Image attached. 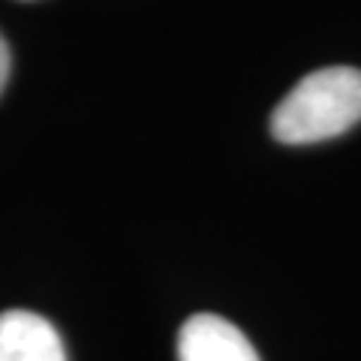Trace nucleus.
Segmentation results:
<instances>
[{"label": "nucleus", "instance_id": "nucleus-1", "mask_svg": "<svg viewBox=\"0 0 361 361\" xmlns=\"http://www.w3.org/2000/svg\"><path fill=\"white\" fill-rule=\"evenodd\" d=\"M361 121V70L325 66L280 99L271 115V133L283 145H313L346 133Z\"/></svg>", "mask_w": 361, "mask_h": 361}, {"label": "nucleus", "instance_id": "nucleus-3", "mask_svg": "<svg viewBox=\"0 0 361 361\" xmlns=\"http://www.w3.org/2000/svg\"><path fill=\"white\" fill-rule=\"evenodd\" d=\"M0 361H66L58 329L39 313H0Z\"/></svg>", "mask_w": 361, "mask_h": 361}, {"label": "nucleus", "instance_id": "nucleus-2", "mask_svg": "<svg viewBox=\"0 0 361 361\" xmlns=\"http://www.w3.org/2000/svg\"><path fill=\"white\" fill-rule=\"evenodd\" d=\"M178 361H259L247 334L217 313H196L180 325Z\"/></svg>", "mask_w": 361, "mask_h": 361}, {"label": "nucleus", "instance_id": "nucleus-4", "mask_svg": "<svg viewBox=\"0 0 361 361\" xmlns=\"http://www.w3.org/2000/svg\"><path fill=\"white\" fill-rule=\"evenodd\" d=\"M6 78H9V45L4 37H0V94H4Z\"/></svg>", "mask_w": 361, "mask_h": 361}]
</instances>
